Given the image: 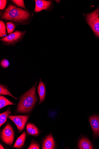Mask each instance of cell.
<instances>
[{
  "mask_svg": "<svg viewBox=\"0 0 99 149\" xmlns=\"http://www.w3.org/2000/svg\"><path fill=\"white\" fill-rule=\"evenodd\" d=\"M37 100L36 85H35L21 98L17 107V112L23 113H29L33 109Z\"/></svg>",
  "mask_w": 99,
  "mask_h": 149,
  "instance_id": "6da1fadb",
  "label": "cell"
},
{
  "mask_svg": "<svg viewBox=\"0 0 99 149\" xmlns=\"http://www.w3.org/2000/svg\"><path fill=\"white\" fill-rule=\"evenodd\" d=\"M30 17L29 12L10 4L6 10L2 18L16 23H23L25 22Z\"/></svg>",
  "mask_w": 99,
  "mask_h": 149,
  "instance_id": "7a4b0ae2",
  "label": "cell"
},
{
  "mask_svg": "<svg viewBox=\"0 0 99 149\" xmlns=\"http://www.w3.org/2000/svg\"><path fill=\"white\" fill-rule=\"evenodd\" d=\"M99 7L86 16L87 21L95 35L99 38Z\"/></svg>",
  "mask_w": 99,
  "mask_h": 149,
  "instance_id": "3957f363",
  "label": "cell"
},
{
  "mask_svg": "<svg viewBox=\"0 0 99 149\" xmlns=\"http://www.w3.org/2000/svg\"><path fill=\"white\" fill-rule=\"evenodd\" d=\"M1 138L5 143L10 145L12 144L15 138V132L12 126L8 123L2 131Z\"/></svg>",
  "mask_w": 99,
  "mask_h": 149,
  "instance_id": "277c9868",
  "label": "cell"
},
{
  "mask_svg": "<svg viewBox=\"0 0 99 149\" xmlns=\"http://www.w3.org/2000/svg\"><path fill=\"white\" fill-rule=\"evenodd\" d=\"M24 35V32L17 31L1 39V40L5 45L14 46L22 39Z\"/></svg>",
  "mask_w": 99,
  "mask_h": 149,
  "instance_id": "5b68a950",
  "label": "cell"
},
{
  "mask_svg": "<svg viewBox=\"0 0 99 149\" xmlns=\"http://www.w3.org/2000/svg\"><path fill=\"white\" fill-rule=\"evenodd\" d=\"M8 118L15 123L19 131L21 132L24 130L29 116H27L10 115L9 116Z\"/></svg>",
  "mask_w": 99,
  "mask_h": 149,
  "instance_id": "8992f818",
  "label": "cell"
},
{
  "mask_svg": "<svg viewBox=\"0 0 99 149\" xmlns=\"http://www.w3.org/2000/svg\"><path fill=\"white\" fill-rule=\"evenodd\" d=\"M89 120L94 136H99V116H92L90 117Z\"/></svg>",
  "mask_w": 99,
  "mask_h": 149,
  "instance_id": "52a82bcc",
  "label": "cell"
},
{
  "mask_svg": "<svg viewBox=\"0 0 99 149\" xmlns=\"http://www.w3.org/2000/svg\"><path fill=\"white\" fill-rule=\"evenodd\" d=\"M35 7V11L38 12L42 10H47L52 5L51 1H46L44 0H36Z\"/></svg>",
  "mask_w": 99,
  "mask_h": 149,
  "instance_id": "ba28073f",
  "label": "cell"
},
{
  "mask_svg": "<svg viewBox=\"0 0 99 149\" xmlns=\"http://www.w3.org/2000/svg\"><path fill=\"white\" fill-rule=\"evenodd\" d=\"M38 92L40 100L39 103H41L44 101L45 99L46 88L45 84L41 79L38 87Z\"/></svg>",
  "mask_w": 99,
  "mask_h": 149,
  "instance_id": "9c48e42d",
  "label": "cell"
},
{
  "mask_svg": "<svg viewBox=\"0 0 99 149\" xmlns=\"http://www.w3.org/2000/svg\"><path fill=\"white\" fill-rule=\"evenodd\" d=\"M55 142L54 139L51 135H49L44 140L42 149H53L55 147Z\"/></svg>",
  "mask_w": 99,
  "mask_h": 149,
  "instance_id": "30bf717a",
  "label": "cell"
},
{
  "mask_svg": "<svg viewBox=\"0 0 99 149\" xmlns=\"http://www.w3.org/2000/svg\"><path fill=\"white\" fill-rule=\"evenodd\" d=\"M78 147L81 149H93V146L90 141L86 138H82L80 141Z\"/></svg>",
  "mask_w": 99,
  "mask_h": 149,
  "instance_id": "8fae6325",
  "label": "cell"
},
{
  "mask_svg": "<svg viewBox=\"0 0 99 149\" xmlns=\"http://www.w3.org/2000/svg\"><path fill=\"white\" fill-rule=\"evenodd\" d=\"M26 131L28 133L34 136H37L39 134L38 128L34 124L28 123L26 126Z\"/></svg>",
  "mask_w": 99,
  "mask_h": 149,
  "instance_id": "7c38bea8",
  "label": "cell"
},
{
  "mask_svg": "<svg viewBox=\"0 0 99 149\" xmlns=\"http://www.w3.org/2000/svg\"><path fill=\"white\" fill-rule=\"evenodd\" d=\"M26 134L24 132L17 139L13 147L21 149L24 146L26 140Z\"/></svg>",
  "mask_w": 99,
  "mask_h": 149,
  "instance_id": "4fadbf2b",
  "label": "cell"
},
{
  "mask_svg": "<svg viewBox=\"0 0 99 149\" xmlns=\"http://www.w3.org/2000/svg\"><path fill=\"white\" fill-rule=\"evenodd\" d=\"M11 113V112L9 108H8L6 111L0 114V127H1L6 122L8 116Z\"/></svg>",
  "mask_w": 99,
  "mask_h": 149,
  "instance_id": "5bb4252c",
  "label": "cell"
},
{
  "mask_svg": "<svg viewBox=\"0 0 99 149\" xmlns=\"http://www.w3.org/2000/svg\"><path fill=\"white\" fill-rule=\"evenodd\" d=\"M12 105H16V104L10 102L3 96L0 97V109H1L6 106Z\"/></svg>",
  "mask_w": 99,
  "mask_h": 149,
  "instance_id": "9a60e30c",
  "label": "cell"
},
{
  "mask_svg": "<svg viewBox=\"0 0 99 149\" xmlns=\"http://www.w3.org/2000/svg\"><path fill=\"white\" fill-rule=\"evenodd\" d=\"M0 94L1 95H8L14 98L15 99L17 98L14 97L10 91L4 86L1 84L0 85Z\"/></svg>",
  "mask_w": 99,
  "mask_h": 149,
  "instance_id": "2e32d148",
  "label": "cell"
},
{
  "mask_svg": "<svg viewBox=\"0 0 99 149\" xmlns=\"http://www.w3.org/2000/svg\"><path fill=\"white\" fill-rule=\"evenodd\" d=\"M7 36L6 26L4 22L2 21L0 22V37H6Z\"/></svg>",
  "mask_w": 99,
  "mask_h": 149,
  "instance_id": "e0dca14e",
  "label": "cell"
},
{
  "mask_svg": "<svg viewBox=\"0 0 99 149\" xmlns=\"http://www.w3.org/2000/svg\"><path fill=\"white\" fill-rule=\"evenodd\" d=\"M7 28L8 33L9 34H12L15 28V24L12 22H6Z\"/></svg>",
  "mask_w": 99,
  "mask_h": 149,
  "instance_id": "ac0fdd59",
  "label": "cell"
},
{
  "mask_svg": "<svg viewBox=\"0 0 99 149\" xmlns=\"http://www.w3.org/2000/svg\"><path fill=\"white\" fill-rule=\"evenodd\" d=\"M12 1L17 6L26 9L24 1H22V0H18H18H14V1Z\"/></svg>",
  "mask_w": 99,
  "mask_h": 149,
  "instance_id": "d6986e66",
  "label": "cell"
},
{
  "mask_svg": "<svg viewBox=\"0 0 99 149\" xmlns=\"http://www.w3.org/2000/svg\"><path fill=\"white\" fill-rule=\"evenodd\" d=\"M1 64L3 68H6L9 65L10 63L9 61L6 59H4L2 60Z\"/></svg>",
  "mask_w": 99,
  "mask_h": 149,
  "instance_id": "ffe728a7",
  "label": "cell"
},
{
  "mask_svg": "<svg viewBox=\"0 0 99 149\" xmlns=\"http://www.w3.org/2000/svg\"><path fill=\"white\" fill-rule=\"evenodd\" d=\"M40 147L39 145L35 142H32L30 144L28 149H39Z\"/></svg>",
  "mask_w": 99,
  "mask_h": 149,
  "instance_id": "44dd1931",
  "label": "cell"
},
{
  "mask_svg": "<svg viewBox=\"0 0 99 149\" xmlns=\"http://www.w3.org/2000/svg\"><path fill=\"white\" fill-rule=\"evenodd\" d=\"M7 1L6 0H1L0 1V3H1V5H0V9L1 10H3L5 8L6 5L7 4Z\"/></svg>",
  "mask_w": 99,
  "mask_h": 149,
  "instance_id": "7402d4cb",
  "label": "cell"
},
{
  "mask_svg": "<svg viewBox=\"0 0 99 149\" xmlns=\"http://www.w3.org/2000/svg\"><path fill=\"white\" fill-rule=\"evenodd\" d=\"M0 149H4V148L3 147L2 145L1 144V147H0Z\"/></svg>",
  "mask_w": 99,
  "mask_h": 149,
  "instance_id": "603a6c76",
  "label": "cell"
}]
</instances>
